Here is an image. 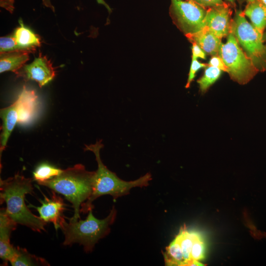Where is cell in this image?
<instances>
[{
	"label": "cell",
	"instance_id": "29",
	"mask_svg": "<svg viewBox=\"0 0 266 266\" xmlns=\"http://www.w3.org/2000/svg\"><path fill=\"white\" fill-rule=\"evenodd\" d=\"M228 1L231 2V3L233 4L234 3L235 0H227Z\"/></svg>",
	"mask_w": 266,
	"mask_h": 266
},
{
	"label": "cell",
	"instance_id": "6",
	"mask_svg": "<svg viewBox=\"0 0 266 266\" xmlns=\"http://www.w3.org/2000/svg\"><path fill=\"white\" fill-rule=\"evenodd\" d=\"M228 68L231 78L239 84H247L259 72L230 31L226 43H221L218 55Z\"/></svg>",
	"mask_w": 266,
	"mask_h": 266
},
{
	"label": "cell",
	"instance_id": "26",
	"mask_svg": "<svg viewBox=\"0 0 266 266\" xmlns=\"http://www.w3.org/2000/svg\"><path fill=\"white\" fill-rule=\"evenodd\" d=\"M192 58L196 59H198V58L202 59H206V53L199 45L194 42H192Z\"/></svg>",
	"mask_w": 266,
	"mask_h": 266
},
{
	"label": "cell",
	"instance_id": "16",
	"mask_svg": "<svg viewBox=\"0 0 266 266\" xmlns=\"http://www.w3.org/2000/svg\"><path fill=\"white\" fill-rule=\"evenodd\" d=\"M20 26L14 31L13 36L21 50L33 53L36 47L41 45L40 37L25 27L22 19L19 20Z\"/></svg>",
	"mask_w": 266,
	"mask_h": 266
},
{
	"label": "cell",
	"instance_id": "1",
	"mask_svg": "<svg viewBox=\"0 0 266 266\" xmlns=\"http://www.w3.org/2000/svg\"><path fill=\"white\" fill-rule=\"evenodd\" d=\"M32 179L17 173L0 180V204L5 202L7 215L17 224L25 226L39 233L45 231L46 223L33 214L25 202V195L32 194Z\"/></svg>",
	"mask_w": 266,
	"mask_h": 266
},
{
	"label": "cell",
	"instance_id": "13",
	"mask_svg": "<svg viewBox=\"0 0 266 266\" xmlns=\"http://www.w3.org/2000/svg\"><path fill=\"white\" fill-rule=\"evenodd\" d=\"M18 102L16 100L12 104L0 109L2 120L0 134V157L7 145L8 138L18 121Z\"/></svg>",
	"mask_w": 266,
	"mask_h": 266
},
{
	"label": "cell",
	"instance_id": "20",
	"mask_svg": "<svg viewBox=\"0 0 266 266\" xmlns=\"http://www.w3.org/2000/svg\"><path fill=\"white\" fill-rule=\"evenodd\" d=\"M62 171L63 169L47 163H43L37 166L33 172V178L38 183L58 176Z\"/></svg>",
	"mask_w": 266,
	"mask_h": 266
},
{
	"label": "cell",
	"instance_id": "3",
	"mask_svg": "<svg viewBox=\"0 0 266 266\" xmlns=\"http://www.w3.org/2000/svg\"><path fill=\"white\" fill-rule=\"evenodd\" d=\"M95 171H89L82 164L68 167L58 176L38 184L60 194L72 205L74 214L69 219L80 218L81 205L90 196L92 191Z\"/></svg>",
	"mask_w": 266,
	"mask_h": 266
},
{
	"label": "cell",
	"instance_id": "11",
	"mask_svg": "<svg viewBox=\"0 0 266 266\" xmlns=\"http://www.w3.org/2000/svg\"><path fill=\"white\" fill-rule=\"evenodd\" d=\"M43 196L44 199L39 200L41 205L35 207L39 213V217L46 223H53L56 230L61 229L66 220L63 215L66 209V204L63 199L57 195L54 191L49 198L44 195Z\"/></svg>",
	"mask_w": 266,
	"mask_h": 266
},
{
	"label": "cell",
	"instance_id": "22",
	"mask_svg": "<svg viewBox=\"0 0 266 266\" xmlns=\"http://www.w3.org/2000/svg\"><path fill=\"white\" fill-rule=\"evenodd\" d=\"M20 50L13 35L0 38V54Z\"/></svg>",
	"mask_w": 266,
	"mask_h": 266
},
{
	"label": "cell",
	"instance_id": "28",
	"mask_svg": "<svg viewBox=\"0 0 266 266\" xmlns=\"http://www.w3.org/2000/svg\"><path fill=\"white\" fill-rule=\"evenodd\" d=\"M263 39L264 41L266 40V32L264 33H263Z\"/></svg>",
	"mask_w": 266,
	"mask_h": 266
},
{
	"label": "cell",
	"instance_id": "15",
	"mask_svg": "<svg viewBox=\"0 0 266 266\" xmlns=\"http://www.w3.org/2000/svg\"><path fill=\"white\" fill-rule=\"evenodd\" d=\"M37 97L33 90L24 86L17 100L18 102V121L20 124L29 123L33 117L36 110Z\"/></svg>",
	"mask_w": 266,
	"mask_h": 266
},
{
	"label": "cell",
	"instance_id": "5",
	"mask_svg": "<svg viewBox=\"0 0 266 266\" xmlns=\"http://www.w3.org/2000/svg\"><path fill=\"white\" fill-rule=\"evenodd\" d=\"M231 31L258 71H266V44L263 34L248 22L241 10L232 21Z\"/></svg>",
	"mask_w": 266,
	"mask_h": 266
},
{
	"label": "cell",
	"instance_id": "10",
	"mask_svg": "<svg viewBox=\"0 0 266 266\" xmlns=\"http://www.w3.org/2000/svg\"><path fill=\"white\" fill-rule=\"evenodd\" d=\"M231 15L230 9L225 2L209 7L204 20V27L220 38L226 36L231 29Z\"/></svg>",
	"mask_w": 266,
	"mask_h": 266
},
{
	"label": "cell",
	"instance_id": "30",
	"mask_svg": "<svg viewBox=\"0 0 266 266\" xmlns=\"http://www.w3.org/2000/svg\"><path fill=\"white\" fill-rule=\"evenodd\" d=\"M260 0L262 3H263L265 5H266V0Z\"/></svg>",
	"mask_w": 266,
	"mask_h": 266
},
{
	"label": "cell",
	"instance_id": "25",
	"mask_svg": "<svg viewBox=\"0 0 266 266\" xmlns=\"http://www.w3.org/2000/svg\"><path fill=\"white\" fill-rule=\"evenodd\" d=\"M192 0L203 7H211L223 4L222 0Z\"/></svg>",
	"mask_w": 266,
	"mask_h": 266
},
{
	"label": "cell",
	"instance_id": "8",
	"mask_svg": "<svg viewBox=\"0 0 266 266\" xmlns=\"http://www.w3.org/2000/svg\"><path fill=\"white\" fill-rule=\"evenodd\" d=\"M175 239L178 242L184 261L185 266H204L200 261L204 258L205 245L200 233L181 228Z\"/></svg>",
	"mask_w": 266,
	"mask_h": 266
},
{
	"label": "cell",
	"instance_id": "18",
	"mask_svg": "<svg viewBox=\"0 0 266 266\" xmlns=\"http://www.w3.org/2000/svg\"><path fill=\"white\" fill-rule=\"evenodd\" d=\"M30 52L15 51L0 54V72L11 71L16 73L29 60Z\"/></svg>",
	"mask_w": 266,
	"mask_h": 266
},
{
	"label": "cell",
	"instance_id": "4",
	"mask_svg": "<svg viewBox=\"0 0 266 266\" xmlns=\"http://www.w3.org/2000/svg\"><path fill=\"white\" fill-rule=\"evenodd\" d=\"M117 211L113 206L109 215L104 219H98L89 210L85 220H66L61 229L65 236L64 245L78 243L83 246L86 252H91L98 241L110 232V226L114 223Z\"/></svg>",
	"mask_w": 266,
	"mask_h": 266
},
{
	"label": "cell",
	"instance_id": "14",
	"mask_svg": "<svg viewBox=\"0 0 266 266\" xmlns=\"http://www.w3.org/2000/svg\"><path fill=\"white\" fill-rule=\"evenodd\" d=\"M191 41L196 43L206 54L216 56L222 43L220 38L217 36L206 27L200 31L185 35Z\"/></svg>",
	"mask_w": 266,
	"mask_h": 266
},
{
	"label": "cell",
	"instance_id": "19",
	"mask_svg": "<svg viewBox=\"0 0 266 266\" xmlns=\"http://www.w3.org/2000/svg\"><path fill=\"white\" fill-rule=\"evenodd\" d=\"M16 256L10 262L13 266H50L44 259L30 253L25 248L16 247Z\"/></svg>",
	"mask_w": 266,
	"mask_h": 266
},
{
	"label": "cell",
	"instance_id": "2",
	"mask_svg": "<svg viewBox=\"0 0 266 266\" xmlns=\"http://www.w3.org/2000/svg\"><path fill=\"white\" fill-rule=\"evenodd\" d=\"M85 146V151H90L95 154L98 168L95 171L92 193L88 200L81 205L80 213H87L93 209V202L101 196L109 195L117 199L129 194L133 188L149 185L152 180L150 173L136 180L126 181L121 179L115 173L108 169L103 164L100 156V150L103 147L101 140H98L94 144Z\"/></svg>",
	"mask_w": 266,
	"mask_h": 266
},
{
	"label": "cell",
	"instance_id": "21",
	"mask_svg": "<svg viewBox=\"0 0 266 266\" xmlns=\"http://www.w3.org/2000/svg\"><path fill=\"white\" fill-rule=\"evenodd\" d=\"M222 70L214 66H208L203 75L197 80L200 90L205 93L208 89L220 77Z\"/></svg>",
	"mask_w": 266,
	"mask_h": 266
},
{
	"label": "cell",
	"instance_id": "24",
	"mask_svg": "<svg viewBox=\"0 0 266 266\" xmlns=\"http://www.w3.org/2000/svg\"><path fill=\"white\" fill-rule=\"evenodd\" d=\"M208 66L217 67L222 71L228 72V68L221 58L218 56H213L209 60Z\"/></svg>",
	"mask_w": 266,
	"mask_h": 266
},
{
	"label": "cell",
	"instance_id": "12",
	"mask_svg": "<svg viewBox=\"0 0 266 266\" xmlns=\"http://www.w3.org/2000/svg\"><path fill=\"white\" fill-rule=\"evenodd\" d=\"M17 224L7 215L5 208L0 212V257L3 265L7 266L16 256V247L10 244V237Z\"/></svg>",
	"mask_w": 266,
	"mask_h": 266
},
{
	"label": "cell",
	"instance_id": "27",
	"mask_svg": "<svg viewBox=\"0 0 266 266\" xmlns=\"http://www.w3.org/2000/svg\"><path fill=\"white\" fill-rule=\"evenodd\" d=\"M99 4H102L107 9L108 12L111 11V9L109 6L105 2L104 0H96ZM42 4L46 7L50 8L53 11H55V9L53 5L51 3L50 0H42Z\"/></svg>",
	"mask_w": 266,
	"mask_h": 266
},
{
	"label": "cell",
	"instance_id": "17",
	"mask_svg": "<svg viewBox=\"0 0 266 266\" xmlns=\"http://www.w3.org/2000/svg\"><path fill=\"white\" fill-rule=\"evenodd\" d=\"M247 4L243 11L252 26L262 34L266 28V5L259 0H247Z\"/></svg>",
	"mask_w": 266,
	"mask_h": 266
},
{
	"label": "cell",
	"instance_id": "23",
	"mask_svg": "<svg viewBox=\"0 0 266 266\" xmlns=\"http://www.w3.org/2000/svg\"><path fill=\"white\" fill-rule=\"evenodd\" d=\"M206 66V64L200 63L198 61L197 59L192 58L188 78L185 88H188L190 86L191 82L193 81L196 76V73L200 69L203 67H205Z\"/></svg>",
	"mask_w": 266,
	"mask_h": 266
},
{
	"label": "cell",
	"instance_id": "7",
	"mask_svg": "<svg viewBox=\"0 0 266 266\" xmlns=\"http://www.w3.org/2000/svg\"><path fill=\"white\" fill-rule=\"evenodd\" d=\"M170 10L176 24L185 35L204 27L206 10L197 3L190 0H171Z\"/></svg>",
	"mask_w": 266,
	"mask_h": 266
},
{
	"label": "cell",
	"instance_id": "9",
	"mask_svg": "<svg viewBox=\"0 0 266 266\" xmlns=\"http://www.w3.org/2000/svg\"><path fill=\"white\" fill-rule=\"evenodd\" d=\"M15 74L26 81H35L41 88L54 78L55 70L51 62L40 53L32 63L25 65Z\"/></svg>",
	"mask_w": 266,
	"mask_h": 266
}]
</instances>
